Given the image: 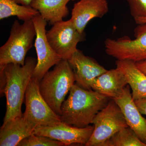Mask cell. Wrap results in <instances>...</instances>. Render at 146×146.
<instances>
[{"instance_id": "1", "label": "cell", "mask_w": 146, "mask_h": 146, "mask_svg": "<svg viewBox=\"0 0 146 146\" xmlns=\"http://www.w3.org/2000/svg\"><path fill=\"white\" fill-rule=\"evenodd\" d=\"M37 59L27 58L25 64L10 63L0 66L1 94L7 100V110L3 123L20 116L27 88L31 80Z\"/></svg>"}, {"instance_id": "2", "label": "cell", "mask_w": 146, "mask_h": 146, "mask_svg": "<svg viewBox=\"0 0 146 146\" xmlns=\"http://www.w3.org/2000/svg\"><path fill=\"white\" fill-rule=\"evenodd\" d=\"M110 100L93 89H84L75 83L62 104L61 122L77 127H86L92 124L96 115Z\"/></svg>"}, {"instance_id": "3", "label": "cell", "mask_w": 146, "mask_h": 146, "mask_svg": "<svg viewBox=\"0 0 146 146\" xmlns=\"http://www.w3.org/2000/svg\"><path fill=\"white\" fill-rule=\"evenodd\" d=\"M76 82L74 74L68 60H61L48 71L39 83L40 94L51 108L59 116L66 96Z\"/></svg>"}, {"instance_id": "4", "label": "cell", "mask_w": 146, "mask_h": 146, "mask_svg": "<svg viewBox=\"0 0 146 146\" xmlns=\"http://www.w3.org/2000/svg\"><path fill=\"white\" fill-rule=\"evenodd\" d=\"M10 35L0 48V66L10 64L23 65L27 53L33 45L36 31L33 19L20 24L15 20L11 29Z\"/></svg>"}, {"instance_id": "5", "label": "cell", "mask_w": 146, "mask_h": 146, "mask_svg": "<svg viewBox=\"0 0 146 146\" xmlns=\"http://www.w3.org/2000/svg\"><path fill=\"white\" fill-rule=\"evenodd\" d=\"M134 39L124 36L106 39V52L117 60H130L135 63L146 60V23L138 25L134 29Z\"/></svg>"}, {"instance_id": "6", "label": "cell", "mask_w": 146, "mask_h": 146, "mask_svg": "<svg viewBox=\"0 0 146 146\" xmlns=\"http://www.w3.org/2000/svg\"><path fill=\"white\" fill-rule=\"evenodd\" d=\"M92 124L94 131L86 146H101L118 131L128 127L121 110L112 99L98 112Z\"/></svg>"}, {"instance_id": "7", "label": "cell", "mask_w": 146, "mask_h": 146, "mask_svg": "<svg viewBox=\"0 0 146 146\" xmlns=\"http://www.w3.org/2000/svg\"><path fill=\"white\" fill-rule=\"evenodd\" d=\"M39 82L31 78L25 96V111L24 116L36 127L57 125L61 122L60 117L51 108L42 96Z\"/></svg>"}, {"instance_id": "8", "label": "cell", "mask_w": 146, "mask_h": 146, "mask_svg": "<svg viewBox=\"0 0 146 146\" xmlns=\"http://www.w3.org/2000/svg\"><path fill=\"white\" fill-rule=\"evenodd\" d=\"M46 37L56 54L63 60H68L77 50L78 44L85 40V34L78 31L70 19L54 24L47 31Z\"/></svg>"}, {"instance_id": "9", "label": "cell", "mask_w": 146, "mask_h": 146, "mask_svg": "<svg viewBox=\"0 0 146 146\" xmlns=\"http://www.w3.org/2000/svg\"><path fill=\"white\" fill-rule=\"evenodd\" d=\"M36 31L35 46L37 54V63L32 78L39 82L50 68L62 60L51 47L47 40L46 27L47 21L40 14L33 18Z\"/></svg>"}, {"instance_id": "10", "label": "cell", "mask_w": 146, "mask_h": 146, "mask_svg": "<svg viewBox=\"0 0 146 146\" xmlns=\"http://www.w3.org/2000/svg\"><path fill=\"white\" fill-rule=\"evenodd\" d=\"M94 128V125L78 128L61 122L54 126L36 127L33 133L60 141L65 146L73 144L86 146L93 133Z\"/></svg>"}, {"instance_id": "11", "label": "cell", "mask_w": 146, "mask_h": 146, "mask_svg": "<svg viewBox=\"0 0 146 146\" xmlns=\"http://www.w3.org/2000/svg\"><path fill=\"white\" fill-rule=\"evenodd\" d=\"M76 78V83L84 89L90 90L95 79L106 70L93 58L86 56L77 49L68 60Z\"/></svg>"}, {"instance_id": "12", "label": "cell", "mask_w": 146, "mask_h": 146, "mask_svg": "<svg viewBox=\"0 0 146 146\" xmlns=\"http://www.w3.org/2000/svg\"><path fill=\"white\" fill-rule=\"evenodd\" d=\"M112 100L121 110L129 127L146 144V119L135 104L129 85L128 84L119 96Z\"/></svg>"}, {"instance_id": "13", "label": "cell", "mask_w": 146, "mask_h": 146, "mask_svg": "<svg viewBox=\"0 0 146 146\" xmlns=\"http://www.w3.org/2000/svg\"><path fill=\"white\" fill-rule=\"evenodd\" d=\"M108 11L106 0H80L74 5L71 19L78 31L82 33L91 20L102 18Z\"/></svg>"}, {"instance_id": "14", "label": "cell", "mask_w": 146, "mask_h": 146, "mask_svg": "<svg viewBox=\"0 0 146 146\" xmlns=\"http://www.w3.org/2000/svg\"><path fill=\"white\" fill-rule=\"evenodd\" d=\"M36 127L28 121L23 113L3 124L0 130V146H16L32 134Z\"/></svg>"}, {"instance_id": "15", "label": "cell", "mask_w": 146, "mask_h": 146, "mask_svg": "<svg viewBox=\"0 0 146 146\" xmlns=\"http://www.w3.org/2000/svg\"><path fill=\"white\" fill-rule=\"evenodd\" d=\"M127 85L124 74L116 68L107 70L95 79L91 89L110 99H113L119 96Z\"/></svg>"}, {"instance_id": "16", "label": "cell", "mask_w": 146, "mask_h": 146, "mask_svg": "<svg viewBox=\"0 0 146 146\" xmlns=\"http://www.w3.org/2000/svg\"><path fill=\"white\" fill-rule=\"evenodd\" d=\"M116 65L125 76L132 90L133 100L146 98V75L138 69L135 62L128 60H117Z\"/></svg>"}, {"instance_id": "17", "label": "cell", "mask_w": 146, "mask_h": 146, "mask_svg": "<svg viewBox=\"0 0 146 146\" xmlns=\"http://www.w3.org/2000/svg\"><path fill=\"white\" fill-rule=\"evenodd\" d=\"M75 0H32L30 6L39 11L50 25L63 21L69 15L67 4Z\"/></svg>"}, {"instance_id": "18", "label": "cell", "mask_w": 146, "mask_h": 146, "mask_svg": "<svg viewBox=\"0 0 146 146\" xmlns=\"http://www.w3.org/2000/svg\"><path fill=\"white\" fill-rule=\"evenodd\" d=\"M39 11L30 5L20 4L12 0H0V20L16 16L19 20H31Z\"/></svg>"}, {"instance_id": "19", "label": "cell", "mask_w": 146, "mask_h": 146, "mask_svg": "<svg viewBox=\"0 0 146 146\" xmlns=\"http://www.w3.org/2000/svg\"><path fill=\"white\" fill-rule=\"evenodd\" d=\"M101 146H146V144L128 127L115 133Z\"/></svg>"}, {"instance_id": "20", "label": "cell", "mask_w": 146, "mask_h": 146, "mask_svg": "<svg viewBox=\"0 0 146 146\" xmlns=\"http://www.w3.org/2000/svg\"><path fill=\"white\" fill-rule=\"evenodd\" d=\"M64 146L60 141L43 136L33 133L21 141L18 146Z\"/></svg>"}, {"instance_id": "21", "label": "cell", "mask_w": 146, "mask_h": 146, "mask_svg": "<svg viewBox=\"0 0 146 146\" xmlns=\"http://www.w3.org/2000/svg\"><path fill=\"white\" fill-rule=\"evenodd\" d=\"M133 18L146 16V0H127Z\"/></svg>"}, {"instance_id": "22", "label": "cell", "mask_w": 146, "mask_h": 146, "mask_svg": "<svg viewBox=\"0 0 146 146\" xmlns=\"http://www.w3.org/2000/svg\"><path fill=\"white\" fill-rule=\"evenodd\" d=\"M134 102L141 114L146 115V98L135 100Z\"/></svg>"}, {"instance_id": "23", "label": "cell", "mask_w": 146, "mask_h": 146, "mask_svg": "<svg viewBox=\"0 0 146 146\" xmlns=\"http://www.w3.org/2000/svg\"><path fill=\"white\" fill-rule=\"evenodd\" d=\"M135 64L138 69L146 75V60L136 62Z\"/></svg>"}, {"instance_id": "24", "label": "cell", "mask_w": 146, "mask_h": 146, "mask_svg": "<svg viewBox=\"0 0 146 146\" xmlns=\"http://www.w3.org/2000/svg\"><path fill=\"white\" fill-rule=\"evenodd\" d=\"M20 4L25 5H30L32 0H12Z\"/></svg>"}, {"instance_id": "25", "label": "cell", "mask_w": 146, "mask_h": 146, "mask_svg": "<svg viewBox=\"0 0 146 146\" xmlns=\"http://www.w3.org/2000/svg\"><path fill=\"white\" fill-rule=\"evenodd\" d=\"M133 19L136 23L138 25L146 23V16L143 17H139V18H133Z\"/></svg>"}]
</instances>
